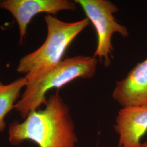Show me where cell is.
Segmentation results:
<instances>
[{
  "label": "cell",
  "mask_w": 147,
  "mask_h": 147,
  "mask_svg": "<svg viewBox=\"0 0 147 147\" xmlns=\"http://www.w3.org/2000/svg\"><path fill=\"white\" fill-rule=\"evenodd\" d=\"M42 110L31 111L21 123H11V143L30 140L39 147H75L78 139L68 106L58 93L51 95Z\"/></svg>",
  "instance_id": "cell-1"
},
{
  "label": "cell",
  "mask_w": 147,
  "mask_h": 147,
  "mask_svg": "<svg viewBox=\"0 0 147 147\" xmlns=\"http://www.w3.org/2000/svg\"><path fill=\"white\" fill-rule=\"evenodd\" d=\"M97 65L98 59L94 56L79 55L63 59L47 72L27 80L26 89L21 99L14 105L15 109L23 118H26L31 111L45 105L49 90L61 88L75 79L92 78Z\"/></svg>",
  "instance_id": "cell-2"
},
{
  "label": "cell",
  "mask_w": 147,
  "mask_h": 147,
  "mask_svg": "<svg viewBox=\"0 0 147 147\" xmlns=\"http://www.w3.org/2000/svg\"><path fill=\"white\" fill-rule=\"evenodd\" d=\"M44 19L47 28L45 42L21 58L17 67L18 73L26 74L27 80L47 72L62 62L69 45L90 24L87 18L73 22L61 21L50 14Z\"/></svg>",
  "instance_id": "cell-3"
},
{
  "label": "cell",
  "mask_w": 147,
  "mask_h": 147,
  "mask_svg": "<svg viewBox=\"0 0 147 147\" xmlns=\"http://www.w3.org/2000/svg\"><path fill=\"white\" fill-rule=\"evenodd\" d=\"M94 26L97 44L94 57L103 62L107 68L110 65L113 51L112 37L118 33L124 38L129 35L127 28L117 22L114 14L118 11L117 5L108 0H75Z\"/></svg>",
  "instance_id": "cell-4"
},
{
  "label": "cell",
  "mask_w": 147,
  "mask_h": 147,
  "mask_svg": "<svg viewBox=\"0 0 147 147\" xmlns=\"http://www.w3.org/2000/svg\"><path fill=\"white\" fill-rule=\"evenodd\" d=\"M74 1L69 0H5L0 1V8L9 11L14 17L20 31V42L26 34L32 18L40 13L55 15L63 11H75Z\"/></svg>",
  "instance_id": "cell-5"
},
{
  "label": "cell",
  "mask_w": 147,
  "mask_h": 147,
  "mask_svg": "<svg viewBox=\"0 0 147 147\" xmlns=\"http://www.w3.org/2000/svg\"><path fill=\"white\" fill-rule=\"evenodd\" d=\"M112 98L122 107L147 106V57L116 82Z\"/></svg>",
  "instance_id": "cell-6"
},
{
  "label": "cell",
  "mask_w": 147,
  "mask_h": 147,
  "mask_svg": "<svg viewBox=\"0 0 147 147\" xmlns=\"http://www.w3.org/2000/svg\"><path fill=\"white\" fill-rule=\"evenodd\" d=\"M115 128L119 136L118 147H142L141 140L147 132V106L122 107Z\"/></svg>",
  "instance_id": "cell-7"
},
{
  "label": "cell",
  "mask_w": 147,
  "mask_h": 147,
  "mask_svg": "<svg viewBox=\"0 0 147 147\" xmlns=\"http://www.w3.org/2000/svg\"><path fill=\"white\" fill-rule=\"evenodd\" d=\"M25 77L18 79L10 84L0 86V131L5 129V116L13 108L16 100L19 97L21 89L26 86Z\"/></svg>",
  "instance_id": "cell-8"
},
{
  "label": "cell",
  "mask_w": 147,
  "mask_h": 147,
  "mask_svg": "<svg viewBox=\"0 0 147 147\" xmlns=\"http://www.w3.org/2000/svg\"><path fill=\"white\" fill-rule=\"evenodd\" d=\"M142 147H147V141L143 143L142 144Z\"/></svg>",
  "instance_id": "cell-9"
},
{
  "label": "cell",
  "mask_w": 147,
  "mask_h": 147,
  "mask_svg": "<svg viewBox=\"0 0 147 147\" xmlns=\"http://www.w3.org/2000/svg\"><path fill=\"white\" fill-rule=\"evenodd\" d=\"M1 85H2V83H1V81H0V86H1Z\"/></svg>",
  "instance_id": "cell-10"
}]
</instances>
